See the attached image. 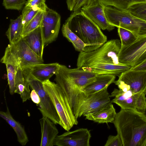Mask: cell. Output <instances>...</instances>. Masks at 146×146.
Returning <instances> with one entry per match:
<instances>
[{"label":"cell","instance_id":"1","mask_svg":"<svg viewBox=\"0 0 146 146\" xmlns=\"http://www.w3.org/2000/svg\"><path fill=\"white\" fill-rule=\"evenodd\" d=\"M112 123L123 146H145L146 115L136 110L121 109Z\"/></svg>","mask_w":146,"mask_h":146},{"label":"cell","instance_id":"2","mask_svg":"<svg viewBox=\"0 0 146 146\" xmlns=\"http://www.w3.org/2000/svg\"><path fill=\"white\" fill-rule=\"evenodd\" d=\"M70 29L83 42L84 51L96 49L107 41V37L94 22L81 11L73 13L66 21Z\"/></svg>","mask_w":146,"mask_h":146},{"label":"cell","instance_id":"3","mask_svg":"<svg viewBox=\"0 0 146 146\" xmlns=\"http://www.w3.org/2000/svg\"><path fill=\"white\" fill-rule=\"evenodd\" d=\"M121 47L120 40L113 39L107 41L92 51L80 52L77 60V68L89 67L98 64H122L118 60Z\"/></svg>","mask_w":146,"mask_h":146},{"label":"cell","instance_id":"4","mask_svg":"<svg viewBox=\"0 0 146 146\" xmlns=\"http://www.w3.org/2000/svg\"><path fill=\"white\" fill-rule=\"evenodd\" d=\"M42 84L59 116V125L65 130L69 131L78 122L67 98L56 83L48 80Z\"/></svg>","mask_w":146,"mask_h":146},{"label":"cell","instance_id":"5","mask_svg":"<svg viewBox=\"0 0 146 146\" xmlns=\"http://www.w3.org/2000/svg\"><path fill=\"white\" fill-rule=\"evenodd\" d=\"M104 12L110 25L128 30L137 38L146 35V21L134 16L127 11L112 6L104 5Z\"/></svg>","mask_w":146,"mask_h":146},{"label":"cell","instance_id":"6","mask_svg":"<svg viewBox=\"0 0 146 146\" xmlns=\"http://www.w3.org/2000/svg\"><path fill=\"white\" fill-rule=\"evenodd\" d=\"M110 98L107 89L89 95L81 92L73 102L74 113L77 118L84 116L111 102Z\"/></svg>","mask_w":146,"mask_h":146},{"label":"cell","instance_id":"7","mask_svg":"<svg viewBox=\"0 0 146 146\" xmlns=\"http://www.w3.org/2000/svg\"><path fill=\"white\" fill-rule=\"evenodd\" d=\"M55 75L54 80L56 83L67 98L72 108L76 96L82 91L84 88L94 82L96 79V77L86 79L70 76L66 72L60 64Z\"/></svg>","mask_w":146,"mask_h":146},{"label":"cell","instance_id":"8","mask_svg":"<svg viewBox=\"0 0 146 146\" xmlns=\"http://www.w3.org/2000/svg\"><path fill=\"white\" fill-rule=\"evenodd\" d=\"M22 70L29 86L36 91L39 96L40 102L37 106L42 117H47L55 124H59V116L49 96L44 88L42 83L27 72Z\"/></svg>","mask_w":146,"mask_h":146},{"label":"cell","instance_id":"9","mask_svg":"<svg viewBox=\"0 0 146 146\" xmlns=\"http://www.w3.org/2000/svg\"><path fill=\"white\" fill-rule=\"evenodd\" d=\"M146 57V35L138 37L132 44L122 46L118 55L119 62L131 66L143 62Z\"/></svg>","mask_w":146,"mask_h":146},{"label":"cell","instance_id":"10","mask_svg":"<svg viewBox=\"0 0 146 146\" xmlns=\"http://www.w3.org/2000/svg\"><path fill=\"white\" fill-rule=\"evenodd\" d=\"M61 17L55 11L47 6L44 11L40 27L44 43L46 46L57 38L60 26Z\"/></svg>","mask_w":146,"mask_h":146},{"label":"cell","instance_id":"11","mask_svg":"<svg viewBox=\"0 0 146 146\" xmlns=\"http://www.w3.org/2000/svg\"><path fill=\"white\" fill-rule=\"evenodd\" d=\"M21 68L36 64L44 63L43 58L35 53L22 38L14 44L7 46Z\"/></svg>","mask_w":146,"mask_h":146},{"label":"cell","instance_id":"12","mask_svg":"<svg viewBox=\"0 0 146 146\" xmlns=\"http://www.w3.org/2000/svg\"><path fill=\"white\" fill-rule=\"evenodd\" d=\"M91 135L87 128H81L57 135L54 145L58 146H90Z\"/></svg>","mask_w":146,"mask_h":146},{"label":"cell","instance_id":"13","mask_svg":"<svg viewBox=\"0 0 146 146\" xmlns=\"http://www.w3.org/2000/svg\"><path fill=\"white\" fill-rule=\"evenodd\" d=\"M81 11L102 30H113L115 27L108 21L104 12V5L97 0L94 3L82 8Z\"/></svg>","mask_w":146,"mask_h":146},{"label":"cell","instance_id":"14","mask_svg":"<svg viewBox=\"0 0 146 146\" xmlns=\"http://www.w3.org/2000/svg\"><path fill=\"white\" fill-rule=\"evenodd\" d=\"M118 80L129 86L135 94L145 92L146 88V70L130 69L122 73Z\"/></svg>","mask_w":146,"mask_h":146},{"label":"cell","instance_id":"15","mask_svg":"<svg viewBox=\"0 0 146 146\" xmlns=\"http://www.w3.org/2000/svg\"><path fill=\"white\" fill-rule=\"evenodd\" d=\"M59 64L57 62L48 64H38L27 66L21 69L42 83L55 75L58 70Z\"/></svg>","mask_w":146,"mask_h":146},{"label":"cell","instance_id":"16","mask_svg":"<svg viewBox=\"0 0 146 146\" xmlns=\"http://www.w3.org/2000/svg\"><path fill=\"white\" fill-rule=\"evenodd\" d=\"M139 93L135 94L131 89L124 92L115 88L110 95V97H115L111 102L116 104L123 109L135 110L136 100Z\"/></svg>","mask_w":146,"mask_h":146},{"label":"cell","instance_id":"17","mask_svg":"<svg viewBox=\"0 0 146 146\" xmlns=\"http://www.w3.org/2000/svg\"><path fill=\"white\" fill-rule=\"evenodd\" d=\"M0 62L5 64L7 75L8 84L10 94L15 93V78L18 68L19 67L15 57L7 46Z\"/></svg>","mask_w":146,"mask_h":146},{"label":"cell","instance_id":"18","mask_svg":"<svg viewBox=\"0 0 146 146\" xmlns=\"http://www.w3.org/2000/svg\"><path fill=\"white\" fill-rule=\"evenodd\" d=\"M115 110L111 103L90 112L84 116L86 119L98 123H112L116 114Z\"/></svg>","mask_w":146,"mask_h":146},{"label":"cell","instance_id":"19","mask_svg":"<svg viewBox=\"0 0 146 146\" xmlns=\"http://www.w3.org/2000/svg\"><path fill=\"white\" fill-rule=\"evenodd\" d=\"M41 132L40 146H52L58 131L55 124L47 117H43L39 120Z\"/></svg>","mask_w":146,"mask_h":146},{"label":"cell","instance_id":"20","mask_svg":"<svg viewBox=\"0 0 146 146\" xmlns=\"http://www.w3.org/2000/svg\"><path fill=\"white\" fill-rule=\"evenodd\" d=\"M131 67L123 64H98L81 68L97 74H110L119 76L122 73L130 69Z\"/></svg>","mask_w":146,"mask_h":146},{"label":"cell","instance_id":"21","mask_svg":"<svg viewBox=\"0 0 146 146\" xmlns=\"http://www.w3.org/2000/svg\"><path fill=\"white\" fill-rule=\"evenodd\" d=\"M22 38L35 53L42 58L45 46L40 26L23 37Z\"/></svg>","mask_w":146,"mask_h":146},{"label":"cell","instance_id":"22","mask_svg":"<svg viewBox=\"0 0 146 146\" xmlns=\"http://www.w3.org/2000/svg\"><path fill=\"white\" fill-rule=\"evenodd\" d=\"M116 76L110 74H98L96 80L84 88L82 92L87 95L93 94L107 89L115 81Z\"/></svg>","mask_w":146,"mask_h":146},{"label":"cell","instance_id":"23","mask_svg":"<svg viewBox=\"0 0 146 146\" xmlns=\"http://www.w3.org/2000/svg\"><path fill=\"white\" fill-rule=\"evenodd\" d=\"M0 116L13 129L17 135L19 142L22 146L25 145L29 139L24 128L13 118L8 108L6 112L0 111Z\"/></svg>","mask_w":146,"mask_h":146},{"label":"cell","instance_id":"24","mask_svg":"<svg viewBox=\"0 0 146 146\" xmlns=\"http://www.w3.org/2000/svg\"><path fill=\"white\" fill-rule=\"evenodd\" d=\"M29 86L21 68L19 67L15 76V93L20 95L23 102L30 98Z\"/></svg>","mask_w":146,"mask_h":146},{"label":"cell","instance_id":"25","mask_svg":"<svg viewBox=\"0 0 146 146\" xmlns=\"http://www.w3.org/2000/svg\"><path fill=\"white\" fill-rule=\"evenodd\" d=\"M22 21V15L15 20L11 19L9 27L6 33L10 43H15L22 38L23 28Z\"/></svg>","mask_w":146,"mask_h":146},{"label":"cell","instance_id":"26","mask_svg":"<svg viewBox=\"0 0 146 146\" xmlns=\"http://www.w3.org/2000/svg\"><path fill=\"white\" fill-rule=\"evenodd\" d=\"M63 36L71 42L75 50L80 52L84 51L85 45L83 42L69 28L68 23L66 21L62 28Z\"/></svg>","mask_w":146,"mask_h":146},{"label":"cell","instance_id":"27","mask_svg":"<svg viewBox=\"0 0 146 146\" xmlns=\"http://www.w3.org/2000/svg\"><path fill=\"white\" fill-rule=\"evenodd\" d=\"M105 6H112L122 10L126 11L131 5L136 3L146 1V0H98Z\"/></svg>","mask_w":146,"mask_h":146},{"label":"cell","instance_id":"28","mask_svg":"<svg viewBox=\"0 0 146 146\" xmlns=\"http://www.w3.org/2000/svg\"><path fill=\"white\" fill-rule=\"evenodd\" d=\"M43 15L44 11L40 10L32 20L24 26L22 34V37L40 26Z\"/></svg>","mask_w":146,"mask_h":146},{"label":"cell","instance_id":"29","mask_svg":"<svg viewBox=\"0 0 146 146\" xmlns=\"http://www.w3.org/2000/svg\"><path fill=\"white\" fill-rule=\"evenodd\" d=\"M126 11L134 16L146 21V1L133 3L129 6Z\"/></svg>","mask_w":146,"mask_h":146},{"label":"cell","instance_id":"30","mask_svg":"<svg viewBox=\"0 0 146 146\" xmlns=\"http://www.w3.org/2000/svg\"><path fill=\"white\" fill-rule=\"evenodd\" d=\"M118 34L120 39L121 46H127L133 43L137 39L131 32L123 28H117Z\"/></svg>","mask_w":146,"mask_h":146},{"label":"cell","instance_id":"31","mask_svg":"<svg viewBox=\"0 0 146 146\" xmlns=\"http://www.w3.org/2000/svg\"><path fill=\"white\" fill-rule=\"evenodd\" d=\"M97 0H66L68 9L73 13L80 11L83 7L91 4Z\"/></svg>","mask_w":146,"mask_h":146},{"label":"cell","instance_id":"32","mask_svg":"<svg viewBox=\"0 0 146 146\" xmlns=\"http://www.w3.org/2000/svg\"><path fill=\"white\" fill-rule=\"evenodd\" d=\"M41 10L40 8L36 6L32 7L25 6L22 11V22L23 27L32 20Z\"/></svg>","mask_w":146,"mask_h":146},{"label":"cell","instance_id":"33","mask_svg":"<svg viewBox=\"0 0 146 146\" xmlns=\"http://www.w3.org/2000/svg\"><path fill=\"white\" fill-rule=\"evenodd\" d=\"M27 1L26 0H3V5L7 9L21 10Z\"/></svg>","mask_w":146,"mask_h":146},{"label":"cell","instance_id":"34","mask_svg":"<svg viewBox=\"0 0 146 146\" xmlns=\"http://www.w3.org/2000/svg\"><path fill=\"white\" fill-rule=\"evenodd\" d=\"M146 93L145 92L139 93L136 98L135 102V110L143 113L146 111Z\"/></svg>","mask_w":146,"mask_h":146},{"label":"cell","instance_id":"35","mask_svg":"<svg viewBox=\"0 0 146 146\" xmlns=\"http://www.w3.org/2000/svg\"><path fill=\"white\" fill-rule=\"evenodd\" d=\"M105 146H123V143L119 135H110L104 145Z\"/></svg>","mask_w":146,"mask_h":146},{"label":"cell","instance_id":"36","mask_svg":"<svg viewBox=\"0 0 146 146\" xmlns=\"http://www.w3.org/2000/svg\"><path fill=\"white\" fill-rule=\"evenodd\" d=\"M45 1L46 0H31L27 1L25 6L31 7L36 6L44 11L47 6L45 3Z\"/></svg>","mask_w":146,"mask_h":146},{"label":"cell","instance_id":"37","mask_svg":"<svg viewBox=\"0 0 146 146\" xmlns=\"http://www.w3.org/2000/svg\"><path fill=\"white\" fill-rule=\"evenodd\" d=\"M114 83L117 86L119 89L124 92H126L131 89L129 86L122 81L118 80L115 81Z\"/></svg>","mask_w":146,"mask_h":146},{"label":"cell","instance_id":"38","mask_svg":"<svg viewBox=\"0 0 146 146\" xmlns=\"http://www.w3.org/2000/svg\"><path fill=\"white\" fill-rule=\"evenodd\" d=\"M30 98L32 101L36 104L37 106L40 103V100L39 96L36 92L33 89H32L30 93Z\"/></svg>","mask_w":146,"mask_h":146},{"label":"cell","instance_id":"39","mask_svg":"<svg viewBox=\"0 0 146 146\" xmlns=\"http://www.w3.org/2000/svg\"><path fill=\"white\" fill-rule=\"evenodd\" d=\"M131 69L135 70H146V60L136 66H132Z\"/></svg>","mask_w":146,"mask_h":146},{"label":"cell","instance_id":"40","mask_svg":"<svg viewBox=\"0 0 146 146\" xmlns=\"http://www.w3.org/2000/svg\"><path fill=\"white\" fill-rule=\"evenodd\" d=\"M146 60V58H145V59H144V60L143 61H145V60Z\"/></svg>","mask_w":146,"mask_h":146},{"label":"cell","instance_id":"41","mask_svg":"<svg viewBox=\"0 0 146 146\" xmlns=\"http://www.w3.org/2000/svg\"><path fill=\"white\" fill-rule=\"evenodd\" d=\"M145 93H146V89H145Z\"/></svg>","mask_w":146,"mask_h":146},{"label":"cell","instance_id":"42","mask_svg":"<svg viewBox=\"0 0 146 146\" xmlns=\"http://www.w3.org/2000/svg\"><path fill=\"white\" fill-rule=\"evenodd\" d=\"M28 0V1H30L31 0Z\"/></svg>","mask_w":146,"mask_h":146},{"label":"cell","instance_id":"43","mask_svg":"<svg viewBox=\"0 0 146 146\" xmlns=\"http://www.w3.org/2000/svg\"></svg>","mask_w":146,"mask_h":146}]
</instances>
